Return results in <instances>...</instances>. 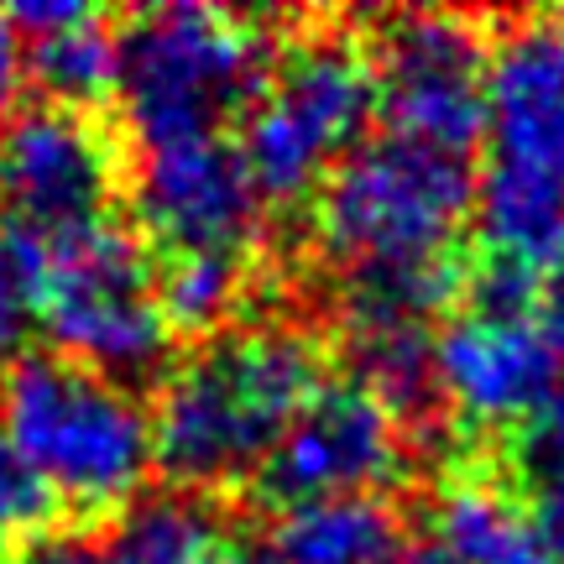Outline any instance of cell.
I'll return each mask as SVG.
<instances>
[{"instance_id":"obj_1","label":"cell","mask_w":564,"mask_h":564,"mask_svg":"<svg viewBox=\"0 0 564 564\" xmlns=\"http://www.w3.org/2000/svg\"><path fill=\"white\" fill-rule=\"evenodd\" d=\"M319 387V345L293 324H251L215 335L183 366H173L158 392V465L188 486H230L257 476Z\"/></svg>"},{"instance_id":"obj_2","label":"cell","mask_w":564,"mask_h":564,"mask_svg":"<svg viewBox=\"0 0 564 564\" xmlns=\"http://www.w3.org/2000/svg\"><path fill=\"white\" fill-rule=\"evenodd\" d=\"M0 434L47 497L116 512L131 507L152 465V413L126 382L68 356H26L0 382Z\"/></svg>"},{"instance_id":"obj_3","label":"cell","mask_w":564,"mask_h":564,"mask_svg":"<svg viewBox=\"0 0 564 564\" xmlns=\"http://www.w3.org/2000/svg\"><path fill=\"white\" fill-rule=\"evenodd\" d=\"M470 199L460 158L398 137L361 141L319 183V246L345 278L444 272Z\"/></svg>"},{"instance_id":"obj_4","label":"cell","mask_w":564,"mask_h":564,"mask_svg":"<svg viewBox=\"0 0 564 564\" xmlns=\"http://www.w3.org/2000/svg\"><path fill=\"white\" fill-rule=\"evenodd\" d=\"M267 79V37L220 6H158L121 32V121L141 152L220 137Z\"/></svg>"},{"instance_id":"obj_5","label":"cell","mask_w":564,"mask_h":564,"mask_svg":"<svg viewBox=\"0 0 564 564\" xmlns=\"http://www.w3.org/2000/svg\"><path fill=\"white\" fill-rule=\"evenodd\" d=\"M11 236V230H6ZM32 278V308L68 361L105 377H147L167 356L158 272L137 236L95 220L63 236H11Z\"/></svg>"},{"instance_id":"obj_6","label":"cell","mask_w":564,"mask_h":564,"mask_svg":"<svg viewBox=\"0 0 564 564\" xmlns=\"http://www.w3.org/2000/svg\"><path fill=\"white\" fill-rule=\"evenodd\" d=\"M377 110L371 53L340 32H314L267 68L246 110L241 158L267 199H299L319 188L356 147Z\"/></svg>"},{"instance_id":"obj_7","label":"cell","mask_w":564,"mask_h":564,"mask_svg":"<svg viewBox=\"0 0 564 564\" xmlns=\"http://www.w3.org/2000/svg\"><path fill=\"white\" fill-rule=\"evenodd\" d=\"M371 74L387 137L460 158L486 131V53L460 17L413 11L387 21Z\"/></svg>"},{"instance_id":"obj_8","label":"cell","mask_w":564,"mask_h":564,"mask_svg":"<svg viewBox=\"0 0 564 564\" xmlns=\"http://www.w3.org/2000/svg\"><path fill=\"white\" fill-rule=\"evenodd\" d=\"M116 147L84 110L42 105L0 126V215L11 236H63L105 220Z\"/></svg>"},{"instance_id":"obj_9","label":"cell","mask_w":564,"mask_h":564,"mask_svg":"<svg viewBox=\"0 0 564 564\" xmlns=\"http://www.w3.org/2000/svg\"><path fill=\"white\" fill-rule=\"evenodd\" d=\"M131 199L147 236L173 257H246L262 230V188L241 147L220 137L141 152Z\"/></svg>"},{"instance_id":"obj_10","label":"cell","mask_w":564,"mask_h":564,"mask_svg":"<svg viewBox=\"0 0 564 564\" xmlns=\"http://www.w3.org/2000/svg\"><path fill=\"white\" fill-rule=\"evenodd\" d=\"M560 387V345L512 303H470L434 340V392L465 423H528Z\"/></svg>"},{"instance_id":"obj_11","label":"cell","mask_w":564,"mask_h":564,"mask_svg":"<svg viewBox=\"0 0 564 564\" xmlns=\"http://www.w3.org/2000/svg\"><path fill=\"white\" fill-rule=\"evenodd\" d=\"M398 460V419L361 382H324L288 423L272 460L262 465V481L288 507L324 497H377Z\"/></svg>"},{"instance_id":"obj_12","label":"cell","mask_w":564,"mask_h":564,"mask_svg":"<svg viewBox=\"0 0 564 564\" xmlns=\"http://www.w3.org/2000/svg\"><path fill=\"white\" fill-rule=\"evenodd\" d=\"M486 131L491 162L564 188V21H523L486 53Z\"/></svg>"},{"instance_id":"obj_13","label":"cell","mask_w":564,"mask_h":564,"mask_svg":"<svg viewBox=\"0 0 564 564\" xmlns=\"http://www.w3.org/2000/svg\"><path fill=\"white\" fill-rule=\"evenodd\" d=\"M21 564H251L225 512L194 497H152L116 512L100 533L42 539Z\"/></svg>"},{"instance_id":"obj_14","label":"cell","mask_w":564,"mask_h":564,"mask_svg":"<svg viewBox=\"0 0 564 564\" xmlns=\"http://www.w3.org/2000/svg\"><path fill=\"white\" fill-rule=\"evenodd\" d=\"M17 32H26V74L63 110L116 95L121 79V37L89 6H17L6 11Z\"/></svg>"},{"instance_id":"obj_15","label":"cell","mask_w":564,"mask_h":564,"mask_svg":"<svg viewBox=\"0 0 564 564\" xmlns=\"http://www.w3.org/2000/svg\"><path fill=\"white\" fill-rule=\"evenodd\" d=\"M403 554V518L382 497L293 502L262 539V564H398Z\"/></svg>"},{"instance_id":"obj_16","label":"cell","mask_w":564,"mask_h":564,"mask_svg":"<svg viewBox=\"0 0 564 564\" xmlns=\"http://www.w3.org/2000/svg\"><path fill=\"white\" fill-rule=\"evenodd\" d=\"M476 215H481L486 262L539 272L554 267V257L564 251V188L533 173L491 162L476 188Z\"/></svg>"},{"instance_id":"obj_17","label":"cell","mask_w":564,"mask_h":564,"mask_svg":"<svg viewBox=\"0 0 564 564\" xmlns=\"http://www.w3.org/2000/svg\"><path fill=\"white\" fill-rule=\"evenodd\" d=\"M429 539L455 564H560L533 512L486 481L449 486L434 507Z\"/></svg>"},{"instance_id":"obj_18","label":"cell","mask_w":564,"mask_h":564,"mask_svg":"<svg viewBox=\"0 0 564 564\" xmlns=\"http://www.w3.org/2000/svg\"><path fill=\"white\" fill-rule=\"evenodd\" d=\"M350 361L361 371V387L398 419V413H423L434 398V340L429 324H387L361 319L345 324Z\"/></svg>"},{"instance_id":"obj_19","label":"cell","mask_w":564,"mask_h":564,"mask_svg":"<svg viewBox=\"0 0 564 564\" xmlns=\"http://www.w3.org/2000/svg\"><path fill=\"white\" fill-rule=\"evenodd\" d=\"M246 293V257H173L158 278V299L167 324L209 335L220 329Z\"/></svg>"},{"instance_id":"obj_20","label":"cell","mask_w":564,"mask_h":564,"mask_svg":"<svg viewBox=\"0 0 564 564\" xmlns=\"http://www.w3.org/2000/svg\"><path fill=\"white\" fill-rule=\"evenodd\" d=\"M518 470L528 486V512L564 564V377L549 392V403L528 419L518 440Z\"/></svg>"},{"instance_id":"obj_21","label":"cell","mask_w":564,"mask_h":564,"mask_svg":"<svg viewBox=\"0 0 564 564\" xmlns=\"http://www.w3.org/2000/svg\"><path fill=\"white\" fill-rule=\"evenodd\" d=\"M32 278H26V262H21L17 241L0 230V382L26 361V335H32Z\"/></svg>"},{"instance_id":"obj_22","label":"cell","mask_w":564,"mask_h":564,"mask_svg":"<svg viewBox=\"0 0 564 564\" xmlns=\"http://www.w3.org/2000/svg\"><path fill=\"white\" fill-rule=\"evenodd\" d=\"M47 512H53V497H47V486L26 470L11 440L0 434V549L26 539V533H37L47 523Z\"/></svg>"},{"instance_id":"obj_23","label":"cell","mask_w":564,"mask_h":564,"mask_svg":"<svg viewBox=\"0 0 564 564\" xmlns=\"http://www.w3.org/2000/svg\"><path fill=\"white\" fill-rule=\"evenodd\" d=\"M21 79H26V42H21V32L11 26V17L0 11V126L11 121Z\"/></svg>"},{"instance_id":"obj_24","label":"cell","mask_w":564,"mask_h":564,"mask_svg":"<svg viewBox=\"0 0 564 564\" xmlns=\"http://www.w3.org/2000/svg\"><path fill=\"white\" fill-rule=\"evenodd\" d=\"M544 329H549V340L560 345V356H564V251L554 257L549 282H544Z\"/></svg>"},{"instance_id":"obj_25","label":"cell","mask_w":564,"mask_h":564,"mask_svg":"<svg viewBox=\"0 0 564 564\" xmlns=\"http://www.w3.org/2000/svg\"><path fill=\"white\" fill-rule=\"evenodd\" d=\"M398 564H455V560H449V554H444V549L429 539V544H413V549H408Z\"/></svg>"}]
</instances>
